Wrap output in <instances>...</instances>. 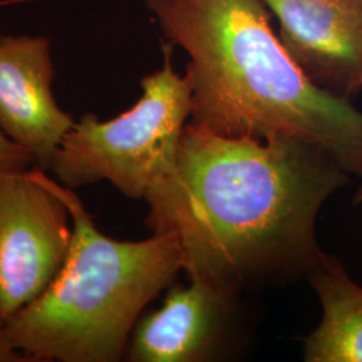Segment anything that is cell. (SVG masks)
<instances>
[{"label":"cell","instance_id":"obj_1","mask_svg":"<svg viewBox=\"0 0 362 362\" xmlns=\"http://www.w3.org/2000/svg\"><path fill=\"white\" fill-rule=\"evenodd\" d=\"M350 181L310 144L228 137L188 122L177 170L145 200V221L176 238L188 281L245 294L306 278L324 251L318 215Z\"/></svg>","mask_w":362,"mask_h":362},{"label":"cell","instance_id":"obj_2","mask_svg":"<svg viewBox=\"0 0 362 362\" xmlns=\"http://www.w3.org/2000/svg\"><path fill=\"white\" fill-rule=\"evenodd\" d=\"M141 1L164 40L188 55L192 125L310 144L362 179V110L298 67L262 0Z\"/></svg>","mask_w":362,"mask_h":362},{"label":"cell","instance_id":"obj_3","mask_svg":"<svg viewBox=\"0 0 362 362\" xmlns=\"http://www.w3.org/2000/svg\"><path fill=\"white\" fill-rule=\"evenodd\" d=\"M73 223L62 269L47 288L6 322L15 349L33 362H117L145 308L182 272L173 235L117 240L94 224L74 189L40 170Z\"/></svg>","mask_w":362,"mask_h":362},{"label":"cell","instance_id":"obj_4","mask_svg":"<svg viewBox=\"0 0 362 362\" xmlns=\"http://www.w3.org/2000/svg\"><path fill=\"white\" fill-rule=\"evenodd\" d=\"M163 66L141 79L139 101L112 119L93 113L67 132L50 169L70 189L109 181L128 199L146 200L177 170L181 137L192 112L187 76L163 42Z\"/></svg>","mask_w":362,"mask_h":362},{"label":"cell","instance_id":"obj_5","mask_svg":"<svg viewBox=\"0 0 362 362\" xmlns=\"http://www.w3.org/2000/svg\"><path fill=\"white\" fill-rule=\"evenodd\" d=\"M38 167L0 169V321L38 298L62 269L70 212Z\"/></svg>","mask_w":362,"mask_h":362},{"label":"cell","instance_id":"obj_6","mask_svg":"<svg viewBox=\"0 0 362 362\" xmlns=\"http://www.w3.org/2000/svg\"><path fill=\"white\" fill-rule=\"evenodd\" d=\"M243 294L202 281L170 286L161 308L140 317L125 357L132 362L238 358L252 336Z\"/></svg>","mask_w":362,"mask_h":362},{"label":"cell","instance_id":"obj_7","mask_svg":"<svg viewBox=\"0 0 362 362\" xmlns=\"http://www.w3.org/2000/svg\"><path fill=\"white\" fill-rule=\"evenodd\" d=\"M298 67L321 89L362 93V0H262Z\"/></svg>","mask_w":362,"mask_h":362},{"label":"cell","instance_id":"obj_8","mask_svg":"<svg viewBox=\"0 0 362 362\" xmlns=\"http://www.w3.org/2000/svg\"><path fill=\"white\" fill-rule=\"evenodd\" d=\"M54 76L49 39L0 37V130L45 172L76 124L55 101Z\"/></svg>","mask_w":362,"mask_h":362},{"label":"cell","instance_id":"obj_9","mask_svg":"<svg viewBox=\"0 0 362 362\" xmlns=\"http://www.w3.org/2000/svg\"><path fill=\"white\" fill-rule=\"evenodd\" d=\"M306 279L321 305V321L303 338L306 362H362V286L337 255L322 251Z\"/></svg>","mask_w":362,"mask_h":362},{"label":"cell","instance_id":"obj_10","mask_svg":"<svg viewBox=\"0 0 362 362\" xmlns=\"http://www.w3.org/2000/svg\"><path fill=\"white\" fill-rule=\"evenodd\" d=\"M30 165H35L33 156L0 130V169L28 168Z\"/></svg>","mask_w":362,"mask_h":362},{"label":"cell","instance_id":"obj_11","mask_svg":"<svg viewBox=\"0 0 362 362\" xmlns=\"http://www.w3.org/2000/svg\"><path fill=\"white\" fill-rule=\"evenodd\" d=\"M0 362H33L15 346L6 332V326L0 321Z\"/></svg>","mask_w":362,"mask_h":362},{"label":"cell","instance_id":"obj_12","mask_svg":"<svg viewBox=\"0 0 362 362\" xmlns=\"http://www.w3.org/2000/svg\"><path fill=\"white\" fill-rule=\"evenodd\" d=\"M353 204H354V206H360V204H362V187H360V188L357 189V192L354 194Z\"/></svg>","mask_w":362,"mask_h":362},{"label":"cell","instance_id":"obj_13","mask_svg":"<svg viewBox=\"0 0 362 362\" xmlns=\"http://www.w3.org/2000/svg\"><path fill=\"white\" fill-rule=\"evenodd\" d=\"M13 1H18V0H6V1H0V6H3V4H8V3H13Z\"/></svg>","mask_w":362,"mask_h":362}]
</instances>
